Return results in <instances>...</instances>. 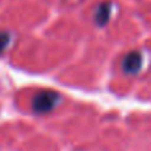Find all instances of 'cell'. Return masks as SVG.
<instances>
[{"mask_svg": "<svg viewBox=\"0 0 151 151\" xmlns=\"http://www.w3.org/2000/svg\"><path fill=\"white\" fill-rule=\"evenodd\" d=\"M59 102V93L55 91H41L33 98V111L37 114L50 112Z\"/></svg>", "mask_w": 151, "mask_h": 151, "instance_id": "1", "label": "cell"}, {"mask_svg": "<svg viewBox=\"0 0 151 151\" xmlns=\"http://www.w3.org/2000/svg\"><path fill=\"white\" fill-rule=\"evenodd\" d=\"M143 65V57L140 52H130L125 55L124 62H122V68L125 73H137Z\"/></svg>", "mask_w": 151, "mask_h": 151, "instance_id": "2", "label": "cell"}, {"mask_svg": "<svg viewBox=\"0 0 151 151\" xmlns=\"http://www.w3.org/2000/svg\"><path fill=\"white\" fill-rule=\"evenodd\" d=\"M109 17H111V4H101L94 13V20L98 21V24L102 26V24L107 23Z\"/></svg>", "mask_w": 151, "mask_h": 151, "instance_id": "3", "label": "cell"}, {"mask_svg": "<svg viewBox=\"0 0 151 151\" xmlns=\"http://www.w3.org/2000/svg\"><path fill=\"white\" fill-rule=\"evenodd\" d=\"M8 42H10V36H8V33H2V31H0V54L7 49Z\"/></svg>", "mask_w": 151, "mask_h": 151, "instance_id": "4", "label": "cell"}]
</instances>
